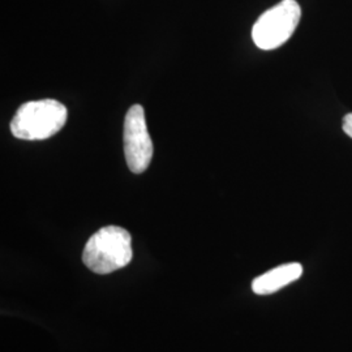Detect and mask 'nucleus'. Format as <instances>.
<instances>
[{"label":"nucleus","mask_w":352,"mask_h":352,"mask_svg":"<svg viewBox=\"0 0 352 352\" xmlns=\"http://www.w3.org/2000/svg\"><path fill=\"white\" fill-rule=\"evenodd\" d=\"M132 238L123 227L106 226L98 230L85 244L82 261L96 274H110L132 261Z\"/></svg>","instance_id":"1"},{"label":"nucleus","mask_w":352,"mask_h":352,"mask_svg":"<svg viewBox=\"0 0 352 352\" xmlns=\"http://www.w3.org/2000/svg\"><path fill=\"white\" fill-rule=\"evenodd\" d=\"M68 111L63 103L55 100H41L24 103L11 122V132L16 139L26 141L50 139L67 123Z\"/></svg>","instance_id":"2"},{"label":"nucleus","mask_w":352,"mask_h":352,"mask_svg":"<svg viewBox=\"0 0 352 352\" xmlns=\"http://www.w3.org/2000/svg\"><path fill=\"white\" fill-rule=\"evenodd\" d=\"M302 17L296 0H282L260 16L252 29V39L261 50L280 47L294 34Z\"/></svg>","instance_id":"3"},{"label":"nucleus","mask_w":352,"mask_h":352,"mask_svg":"<svg viewBox=\"0 0 352 352\" xmlns=\"http://www.w3.org/2000/svg\"><path fill=\"white\" fill-rule=\"evenodd\" d=\"M123 140L128 168L135 174H142L149 167L153 158V142L142 106L135 104L128 110Z\"/></svg>","instance_id":"4"},{"label":"nucleus","mask_w":352,"mask_h":352,"mask_svg":"<svg viewBox=\"0 0 352 352\" xmlns=\"http://www.w3.org/2000/svg\"><path fill=\"white\" fill-rule=\"evenodd\" d=\"M302 266L299 263L285 264L272 269L252 282V289L257 295L274 294L302 277Z\"/></svg>","instance_id":"5"},{"label":"nucleus","mask_w":352,"mask_h":352,"mask_svg":"<svg viewBox=\"0 0 352 352\" xmlns=\"http://www.w3.org/2000/svg\"><path fill=\"white\" fill-rule=\"evenodd\" d=\"M343 131L347 136H350L352 139V113H347L343 118Z\"/></svg>","instance_id":"6"}]
</instances>
